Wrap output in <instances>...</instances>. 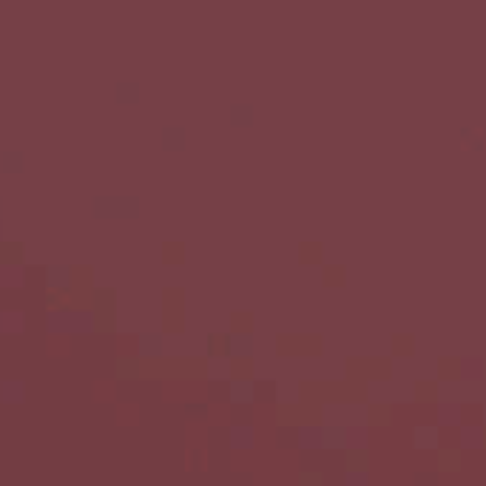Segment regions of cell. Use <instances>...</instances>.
Listing matches in <instances>:
<instances>
[{
  "label": "cell",
  "mask_w": 486,
  "mask_h": 486,
  "mask_svg": "<svg viewBox=\"0 0 486 486\" xmlns=\"http://www.w3.org/2000/svg\"><path fill=\"white\" fill-rule=\"evenodd\" d=\"M392 352L395 355H412V338L409 335H395L392 338Z\"/></svg>",
  "instance_id": "cell-1"
},
{
  "label": "cell",
  "mask_w": 486,
  "mask_h": 486,
  "mask_svg": "<svg viewBox=\"0 0 486 486\" xmlns=\"http://www.w3.org/2000/svg\"><path fill=\"white\" fill-rule=\"evenodd\" d=\"M415 398H421V401H432V398H435V387L432 384H418L415 387Z\"/></svg>",
  "instance_id": "cell-2"
},
{
  "label": "cell",
  "mask_w": 486,
  "mask_h": 486,
  "mask_svg": "<svg viewBox=\"0 0 486 486\" xmlns=\"http://www.w3.org/2000/svg\"><path fill=\"white\" fill-rule=\"evenodd\" d=\"M438 369H444V372H441L444 378H458V372H455V361H449V358H441V361H438Z\"/></svg>",
  "instance_id": "cell-3"
},
{
  "label": "cell",
  "mask_w": 486,
  "mask_h": 486,
  "mask_svg": "<svg viewBox=\"0 0 486 486\" xmlns=\"http://www.w3.org/2000/svg\"><path fill=\"white\" fill-rule=\"evenodd\" d=\"M211 352L214 355H225V338H211Z\"/></svg>",
  "instance_id": "cell-4"
}]
</instances>
